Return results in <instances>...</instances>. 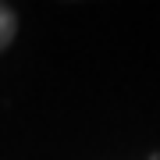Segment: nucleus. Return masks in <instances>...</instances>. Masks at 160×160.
Returning <instances> with one entry per match:
<instances>
[{
	"mask_svg": "<svg viewBox=\"0 0 160 160\" xmlns=\"http://www.w3.org/2000/svg\"><path fill=\"white\" fill-rule=\"evenodd\" d=\"M14 29H18V22H14V11H11V7H4V4H0V50H4L7 43H11Z\"/></svg>",
	"mask_w": 160,
	"mask_h": 160,
	"instance_id": "obj_1",
	"label": "nucleus"
}]
</instances>
